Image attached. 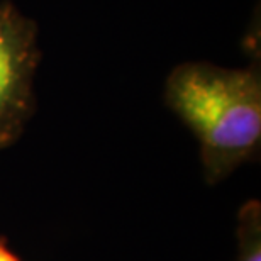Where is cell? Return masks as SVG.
I'll use <instances>...</instances> for the list:
<instances>
[{"mask_svg": "<svg viewBox=\"0 0 261 261\" xmlns=\"http://www.w3.org/2000/svg\"><path fill=\"white\" fill-rule=\"evenodd\" d=\"M165 102L200 146L203 178L216 185L253 161L261 143V73L258 65L222 68L190 61L166 78Z\"/></svg>", "mask_w": 261, "mask_h": 261, "instance_id": "1", "label": "cell"}, {"mask_svg": "<svg viewBox=\"0 0 261 261\" xmlns=\"http://www.w3.org/2000/svg\"><path fill=\"white\" fill-rule=\"evenodd\" d=\"M38 25L12 2L0 4V149L14 144L34 112Z\"/></svg>", "mask_w": 261, "mask_h": 261, "instance_id": "2", "label": "cell"}, {"mask_svg": "<svg viewBox=\"0 0 261 261\" xmlns=\"http://www.w3.org/2000/svg\"><path fill=\"white\" fill-rule=\"evenodd\" d=\"M236 238V261H261V203L256 198L239 207Z\"/></svg>", "mask_w": 261, "mask_h": 261, "instance_id": "3", "label": "cell"}, {"mask_svg": "<svg viewBox=\"0 0 261 261\" xmlns=\"http://www.w3.org/2000/svg\"><path fill=\"white\" fill-rule=\"evenodd\" d=\"M0 261H20V259L5 246L4 241H0Z\"/></svg>", "mask_w": 261, "mask_h": 261, "instance_id": "4", "label": "cell"}]
</instances>
